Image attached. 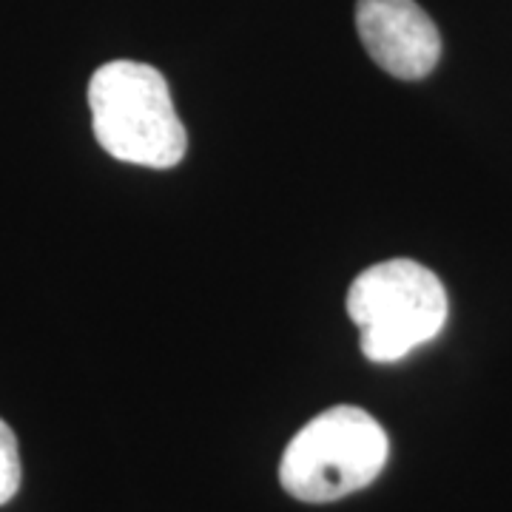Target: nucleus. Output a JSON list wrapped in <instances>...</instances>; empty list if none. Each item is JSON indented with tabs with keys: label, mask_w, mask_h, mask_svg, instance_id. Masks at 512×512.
Listing matches in <instances>:
<instances>
[{
	"label": "nucleus",
	"mask_w": 512,
	"mask_h": 512,
	"mask_svg": "<svg viewBox=\"0 0 512 512\" xmlns=\"http://www.w3.org/2000/svg\"><path fill=\"white\" fill-rule=\"evenodd\" d=\"M20 490V450L12 427L0 419V507Z\"/></svg>",
	"instance_id": "5"
},
{
	"label": "nucleus",
	"mask_w": 512,
	"mask_h": 512,
	"mask_svg": "<svg viewBox=\"0 0 512 512\" xmlns=\"http://www.w3.org/2000/svg\"><path fill=\"white\" fill-rule=\"evenodd\" d=\"M447 291L416 259H387L353 279L348 316L370 362L390 365L433 342L447 325Z\"/></svg>",
	"instance_id": "3"
},
{
	"label": "nucleus",
	"mask_w": 512,
	"mask_h": 512,
	"mask_svg": "<svg viewBox=\"0 0 512 512\" xmlns=\"http://www.w3.org/2000/svg\"><path fill=\"white\" fill-rule=\"evenodd\" d=\"M387 456L390 441L382 424L362 407L339 404L293 436L279 464V481L296 501L330 504L373 484Z\"/></svg>",
	"instance_id": "2"
},
{
	"label": "nucleus",
	"mask_w": 512,
	"mask_h": 512,
	"mask_svg": "<svg viewBox=\"0 0 512 512\" xmlns=\"http://www.w3.org/2000/svg\"><path fill=\"white\" fill-rule=\"evenodd\" d=\"M356 29L376 66L399 80H421L439 63V29L416 0H359Z\"/></svg>",
	"instance_id": "4"
},
{
	"label": "nucleus",
	"mask_w": 512,
	"mask_h": 512,
	"mask_svg": "<svg viewBox=\"0 0 512 512\" xmlns=\"http://www.w3.org/2000/svg\"><path fill=\"white\" fill-rule=\"evenodd\" d=\"M94 137L114 160L171 168L185 157L188 137L165 77L148 63L111 60L89 83Z\"/></svg>",
	"instance_id": "1"
}]
</instances>
